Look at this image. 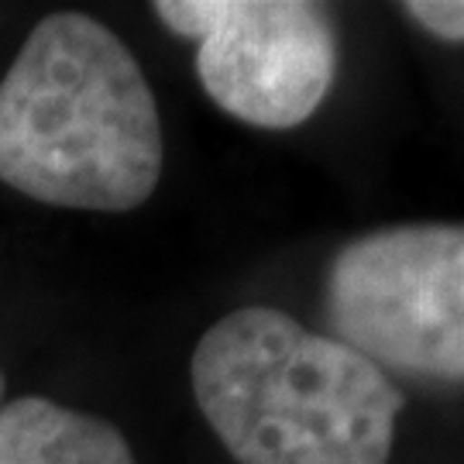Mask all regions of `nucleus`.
Listing matches in <instances>:
<instances>
[{"label":"nucleus","mask_w":464,"mask_h":464,"mask_svg":"<svg viewBox=\"0 0 464 464\" xmlns=\"http://www.w3.org/2000/svg\"><path fill=\"white\" fill-rule=\"evenodd\" d=\"M162 159L159 103L128 45L86 14L38 21L0 80V183L124 214L155 193Z\"/></svg>","instance_id":"nucleus-1"},{"label":"nucleus","mask_w":464,"mask_h":464,"mask_svg":"<svg viewBox=\"0 0 464 464\" xmlns=\"http://www.w3.org/2000/svg\"><path fill=\"white\" fill-rule=\"evenodd\" d=\"M199 413L237 464H389L402 392L337 337L272 306L220 316L189 362Z\"/></svg>","instance_id":"nucleus-2"},{"label":"nucleus","mask_w":464,"mask_h":464,"mask_svg":"<svg viewBox=\"0 0 464 464\" xmlns=\"http://www.w3.org/2000/svg\"><path fill=\"white\" fill-rule=\"evenodd\" d=\"M337 341L375 368L464 385V224H399L334 255Z\"/></svg>","instance_id":"nucleus-3"},{"label":"nucleus","mask_w":464,"mask_h":464,"mask_svg":"<svg viewBox=\"0 0 464 464\" xmlns=\"http://www.w3.org/2000/svg\"><path fill=\"white\" fill-rule=\"evenodd\" d=\"M169 32L197 42V76L220 111L251 128H296L331 93L337 32L306 0H159Z\"/></svg>","instance_id":"nucleus-4"},{"label":"nucleus","mask_w":464,"mask_h":464,"mask_svg":"<svg viewBox=\"0 0 464 464\" xmlns=\"http://www.w3.org/2000/svg\"><path fill=\"white\" fill-rule=\"evenodd\" d=\"M0 464H134L117 427L52 399L0 406Z\"/></svg>","instance_id":"nucleus-5"},{"label":"nucleus","mask_w":464,"mask_h":464,"mask_svg":"<svg viewBox=\"0 0 464 464\" xmlns=\"http://www.w3.org/2000/svg\"><path fill=\"white\" fill-rule=\"evenodd\" d=\"M402 14H410L433 38L464 45V0H410L402 4Z\"/></svg>","instance_id":"nucleus-6"},{"label":"nucleus","mask_w":464,"mask_h":464,"mask_svg":"<svg viewBox=\"0 0 464 464\" xmlns=\"http://www.w3.org/2000/svg\"><path fill=\"white\" fill-rule=\"evenodd\" d=\"M0 396H4V375H0Z\"/></svg>","instance_id":"nucleus-7"}]
</instances>
